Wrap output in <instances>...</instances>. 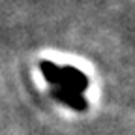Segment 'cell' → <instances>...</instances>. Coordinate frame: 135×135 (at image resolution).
<instances>
[{"label": "cell", "mask_w": 135, "mask_h": 135, "mask_svg": "<svg viewBox=\"0 0 135 135\" xmlns=\"http://www.w3.org/2000/svg\"><path fill=\"white\" fill-rule=\"evenodd\" d=\"M62 77H64V88H70V90H75L79 94H83L84 90L88 88V77L84 75L81 70L73 66H64L62 68Z\"/></svg>", "instance_id": "6da1fadb"}, {"label": "cell", "mask_w": 135, "mask_h": 135, "mask_svg": "<svg viewBox=\"0 0 135 135\" xmlns=\"http://www.w3.org/2000/svg\"><path fill=\"white\" fill-rule=\"evenodd\" d=\"M53 96L62 101V103H66L68 107H71L75 111H84L86 109V99L83 98V94L75 92V90H70V88H64V86H53Z\"/></svg>", "instance_id": "7a4b0ae2"}, {"label": "cell", "mask_w": 135, "mask_h": 135, "mask_svg": "<svg viewBox=\"0 0 135 135\" xmlns=\"http://www.w3.org/2000/svg\"><path fill=\"white\" fill-rule=\"evenodd\" d=\"M40 70L45 77V81L51 86H62L64 84V77H62V68L49 62V60H41L40 62Z\"/></svg>", "instance_id": "3957f363"}]
</instances>
